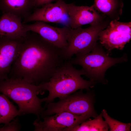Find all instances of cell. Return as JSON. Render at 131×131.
<instances>
[{"instance_id": "1", "label": "cell", "mask_w": 131, "mask_h": 131, "mask_svg": "<svg viewBox=\"0 0 131 131\" xmlns=\"http://www.w3.org/2000/svg\"><path fill=\"white\" fill-rule=\"evenodd\" d=\"M63 50L38 34L27 32L11 68L8 78L38 85L48 81L66 61Z\"/></svg>"}, {"instance_id": "2", "label": "cell", "mask_w": 131, "mask_h": 131, "mask_svg": "<svg viewBox=\"0 0 131 131\" xmlns=\"http://www.w3.org/2000/svg\"><path fill=\"white\" fill-rule=\"evenodd\" d=\"M69 62L66 61L54 73L48 82L39 84L42 93L48 91L49 94L46 97V104L53 102L55 99H60L71 94L78 90H89L96 82L84 79L81 75H84L82 69H78Z\"/></svg>"}, {"instance_id": "3", "label": "cell", "mask_w": 131, "mask_h": 131, "mask_svg": "<svg viewBox=\"0 0 131 131\" xmlns=\"http://www.w3.org/2000/svg\"><path fill=\"white\" fill-rule=\"evenodd\" d=\"M42 93L39 84L30 83L22 79L8 78L0 81V93L9 98L18 106L21 115L32 114L38 119L44 109L42 103L46 97L40 98L37 96Z\"/></svg>"}, {"instance_id": "4", "label": "cell", "mask_w": 131, "mask_h": 131, "mask_svg": "<svg viewBox=\"0 0 131 131\" xmlns=\"http://www.w3.org/2000/svg\"><path fill=\"white\" fill-rule=\"evenodd\" d=\"M69 61L73 65H78L82 67L84 75L90 80L105 82V72L109 68L115 64L126 62V54L119 58H113L109 56L105 52L102 46L97 43L92 50L85 54L77 53Z\"/></svg>"}, {"instance_id": "5", "label": "cell", "mask_w": 131, "mask_h": 131, "mask_svg": "<svg viewBox=\"0 0 131 131\" xmlns=\"http://www.w3.org/2000/svg\"><path fill=\"white\" fill-rule=\"evenodd\" d=\"M111 21L105 17L98 22L83 28L72 29L69 27L67 37V45L63 50L64 57L69 60L77 53L85 54L90 52L98 40L99 33L105 29Z\"/></svg>"}, {"instance_id": "6", "label": "cell", "mask_w": 131, "mask_h": 131, "mask_svg": "<svg viewBox=\"0 0 131 131\" xmlns=\"http://www.w3.org/2000/svg\"><path fill=\"white\" fill-rule=\"evenodd\" d=\"M82 90L59 99L58 102L47 103L40 116L43 118L59 112H65L77 115H86L95 117L97 115L94 107L93 95L84 93Z\"/></svg>"}, {"instance_id": "7", "label": "cell", "mask_w": 131, "mask_h": 131, "mask_svg": "<svg viewBox=\"0 0 131 131\" xmlns=\"http://www.w3.org/2000/svg\"><path fill=\"white\" fill-rule=\"evenodd\" d=\"M131 38V22L111 21L109 25L99 33L100 44L108 52L114 49L122 50Z\"/></svg>"}, {"instance_id": "8", "label": "cell", "mask_w": 131, "mask_h": 131, "mask_svg": "<svg viewBox=\"0 0 131 131\" xmlns=\"http://www.w3.org/2000/svg\"><path fill=\"white\" fill-rule=\"evenodd\" d=\"M45 116L43 120H35L33 123L35 131H68L86 120L90 117L77 115L67 112H58Z\"/></svg>"}, {"instance_id": "9", "label": "cell", "mask_w": 131, "mask_h": 131, "mask_svg": "<svg viewBox=\"0 0 131 131\" xmlns=\"http://www.w3.org/2000/svg\"><path fill=\"white\" fill-rule=\"evenodd\" d=\"M23 25L26 31L37 33L47 41L63 50L66 48L69 27L59 28L41 21H36L32 24H23Z\"/></svg>"}, {"instance_id": "10", "label": "cell", "mask_w": 131, "mask_h": 131, "mask_svg": "<svg viewBox=\"0 0 131 131\" xmlns=\"http://www.w3.org/2000/svg\"><path fill=\"white\" fill-rule=\"evenodd\" d=\"M24 38L0 35V81L8 78L11 65L18 54Z\"/></svg>"}, {"instance_id": "11", "label": "cell", "mask_w": 131, "mask_h": 131, "mask_svg": "<svg viewBox=\"0 0 131 131\" xmlns=\"http://www.w3.org/2000/svg\"><path fill=\"white\" fill-rule=\"evenodd\" d=\"M68 4L63 0H58L55 3H49L35 9L22 22L25 24L33 21L58 23L63 16L68 15Z\"/></svg>"}, {"instance_id": "12", "label": "cell", "mask_w": 131, "mask_h": 131, "mask_svg": "<svg viewBox=\"0 0 131 131\" xmlns=\"http://www.w3.org/2000/svg\"><path fill=\"white\" fill-rule=\"evenodd\" d=\"M68 26L72 29L99 22L105 17L96 11L93 5L78 6L73 3L68 4Z\"/></svg>"}, {"instance_id": "13", "label": "cell", "mask_w": 131, "mask_h": 131, "mask_svg": "<svg viewBox=\"0 0 131 131\" xmlns=\"http://www.w3.org/2000/svg\"><path fill=\"white\" fill-rule=\"evenodd\" d=\"M27 31L22 22V18L14 15L3 13L0 18V35L13 38L25 37Z\"/></svg>"}, {"instance_id": "14", "label": "cell", "mask_w": 131, "mask_h": 131, "mask_svg": "<svg viewBox=\"0 0 131 131\" xmlns=\"http://www.w3.org/2000/svg\"><path fill=\"white\" fill-rule=\"evenodd\" d=\"M35 0H0V10L24 19L32 13Z\"/></svg>"}, {"instance_id": "15", "label": "cell", "mask_w": 131, "mask_h": 131, "mask_svg": "<svg viewBox=\"0 0 131 131\" xmlns=\"http://www.w3.org/2000/svg\"><path fill=\"white\" fill-rule=\"evenodd\" d=\"M92 5L96 11L110 21H118L122 14L124 4L123 0H94Z\"/></svg>"}, {"instance_id": "16", "label": "cell", "mask_w": 131, "mask_h": 131, "mask_svg": "<svg viewBox=\"0 0 131 131\" xmlns=\"http://www.w3.org/2000/svg\"><path fill=\"white\" fill-rule=\"evenodd\" d=\"M21 115L18 110L5 94H0V124L8 123L16 116Z\"/></svg>"}, {"instance_id": "17", "label": "cell", "mask_w": 131, "mask_h": 131, "mask_svg": "<svg viewBox=\"0 0 131 131\" xmlns=\"http://www.w3.org/2000/svg\"><path fill=\"white\" fill-rule=\"evenodd\" d=\"M102 117L101 112L93 119H90L86 120L71 129L70 131H107L109 126Z\"/></svg>"}, {"instance_id": "18", "label": "cell", "mask_w": 131, "mask_h": 131, "mask_svg": "<svg viewBox=\"0 0 131 131\" xmlns=\"http://www.w3.org/2000/svg\"><path fill=\"white\" fill-rule=\"evenodd\" d=\"M102 116L108 125L110 131H129L131 129L130 123H124L119 121L110 117L106 110L103 109L101 112Z\"/></svg>"}, {"instance_id": "19", "label": "cell", "mask_w": 131, "mask_h": 131, "mask_svg": "<svg viewBox=\"0 0 131 131\" xmlns=\"http://www.w3.org/2000/svg\"><path fill=\"white\" fill-rule=\"evenodd\" d=\"M12 122L0 127V131H18L21 129V126L18 118H14Z\"/></svg>"}, {"instance_id": "20", "label": "cell", "mask_w": 131, "mask_h": 131, "mask_svg": "<svg viewBox=\"0 0 131 131\" xmlns=\"http://www.w3.org/2000/svg\"><path fill=\"white\" fill-rule=\"evenodd\" d=\"M55 0H35V7L51 3L52 2Z\"/></svg>"}]
</instances>
